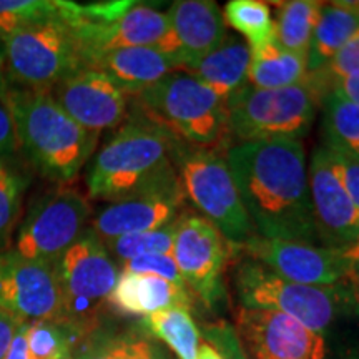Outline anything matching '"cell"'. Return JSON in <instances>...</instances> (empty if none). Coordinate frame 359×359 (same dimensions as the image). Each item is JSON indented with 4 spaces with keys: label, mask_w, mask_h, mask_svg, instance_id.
Returning a JSON list of instances; mask_svg holds the SVG:
<instances>
[{
    "label": "cell",
    "mask_w": 359,
    "mask_h": 359,
    "mask_svg": "<svg viewBox=\"0 0 359 359\" xmlns=\"http://www.w3.org/2000/svg\"><path fill=\"white\" fill-rule=\"evenodd\" d=\"M224 158L259 236L321 245L314 226L302 140L235 143Z\"/></svg>",
    "instance_id": "obj_1"
},
{
    "label": "cell",
    "mask_w": 359,
    "mask_h": 359,
    "mask_svg": "<svg viewBox=\"0 0 359 359\" xmlns=\"http://www.w3.org/2000/svg\"><path fill=\"white\" fill-rule=\"evenodd\" d=\"M336 92L341 97H344L346 100L353 102L354 105L359 107V74L348 75V77H341L334 80L330 87V93ZM327 93V95H330Z\"/></svg>",
    "instance_id": "obj_41"
},
{
    "label": "cell",
    "mask_w": 359,
    "mask_h": 359,
    "mask_svg": "<svg viewBox=\"0 0 359 359\" xmlns=\"http://www.w3.org/2000/svg\"><path fill=\"white\" fill-rule=\"evenodd\" d=\"M60 290V320L77 339L92 336L109 308V298L120 276V264L103 240L87 228L55 262Z\"/></svg>",
    "instance_id": "obj_5"
},
{
    "label": "cell",
    "mask_w": 359,
    "mask_h": 359,
    "mask_svg": "<svg viewBox=\"0 0 359 359\" xmlns=\"http://www.w3.org/2000/svg\"><path fill=\"white\" fill-rule=\"evenodd\" d=\"M27 325H29V323H24V325L19 327L11 348H8L6 359H29V353H27Z\"/></svg>",
    "instance_id": "obj_42"
},
{
    "label": "cell",
    "mask_w": 359,
    "mask_h": 359,
    "mask_svg": "<svg viewBox=\"0 0 359 359\" xmlns=\"http://www.w3.org/2000/svg\"><path fill=\"white\" fill-rule=\"evenodd\" d=\"M0 98L13 116L20 150L30 163L58 185H70L95 154L100 133L72 120L50 90L12 87L0 79Z\"/></svg>",
    "instance_id": "obj_3"
},
{
    "label": "cell",
    "mask_w": 359,
    "mask_h": 359,
    "mask_svg": "<svg viewBox=\"0 0 359 359\" xmlns=\"http://www.w3.org/2000/svg\"><path fill=\"white\" fill-rule=\"evenodd\" d=\"M90 341L75 359H127L128 336L97 334L88 336Z\"/></svg>",
    "instance_id": "obj_35"
},
{
    "label": "cell",
    "mask_w": 359,
    "mask_h": 359,
    "mask_svg": "<svg viewBox=\"0 0 359 359\" xmlns=\"http://www.w3.org/2000/svg\"><path fill=\"white\" fill-rule=\"evenodd\" d=\"M130 107L187 145L215 151L231 148L226 100L185 72H173L132 97Z\"/></svg>",
    "instance_id": "obj_4"
},
{
    "label": "cell",
    "mask_w": 359,
    "mask_h": 359,
    "mask_svg": "<svg viewBox=\"0 0 359 359\" xmlns=\"http://www.w3.org/2000/svg\"><path fill=\"white\" fill-rule=\"evenodd\" d=\"M344 251H346L349 258V266L344 283H346L349 293L353 296L354 304H356V308H359V245L351 246V248Z\"/></svg>",
    "instance_id": "obj_40"
},
{
    "label": "cell",
    "mask_w": 359,
    "mask_h": 359,
    "mask_svg": "<svg viewBox=\"0 0 359 359\" xmlns=\"http://www.w3.org/2000/svg\"><path fill=\"white\" fill-rule=\"evenodd\" d=\"M353 74H359V30L325 67L308 74L306 80L323 102L334 80Z\"/></svg>",
    "instance_id": "obj_32"
},
{
    "label": "cell",
    "mask_w": 359,
    "mask_h": 359,
    "mask_svg": "<svg viewBox=\"0 0 359 359\" xmlns=\"http://www.w3.org/2000/svg\"><path fill=\"white\" fill-rule=\"evenodd\" d=\"M27 321H22L19 318L12 316L0 309V359H6L8 348H11L13 338H15L19 327Z\"/></svg>",
    "instance_id": "obj_39"
},
{
    "label": "cell",
    "mask_w": 359,
    "mask_h": 359,
    "mask_svg": "<svg viewBox=\"0 0 359 359\" xmlns=\"http://www.w3.org/2000/svg\"><path fill=\"white\" fill-rule=\"evenodd\" d=\"M50 93L80 127L100 133L125 123L132 97L102 72L83 67L60 80Z\"/></svg>",
    "instance_id": "obj_15"
},
{
    "label": "cell",
    "mask_w": 359,
    "mask_h": 359,
    "mask_svg": "<svg viewBox=\"0 0 359 359\" xmlns=\"http://www.w3.org/2000/svg\"><path fill=\"white\" fill-rule=\"evenodd\" d=\"M240 253L285 280L309 286H334L346 280L349 258L344 250L302 241L269 240L257 235Z\"/></svg>",
    "instance_id": "obj_13"
},
{
    "label": "cell",
    "mask_w": 359,
    "mask_h": 359,
    "mask_svg": "<svg viewBox=\"0 0 359 359\" xmlns=\"http://www.w3.org/2000/svg\"><path fill=\"white\" fill-rule=\"evenodd\" d=\"M224 24L248 40L251 50L275 40V22L268 4L259 0H231L224 6Z\"/></svg>",
    "instance_id": "obj_28"
},
{
    "label": "cell",
    "mask_w": 359,
    "mask_h": 359,
    "mask_svg": "<svg viewBox=\"0 0 359 359\" xmlns=\"http://www.w3.org/2000/svg\"><path fill=\"white\" fill-rule=\"evenodd\" d=\"M233 321L248 359H327L325 334L288 314L238 306Z\"/></svg>",
    "instance_id": "obj_12"
},
{
    "label": "cell",
    "mask_w": 359,
    "mask_h": 359,
    "mask_svg": "<svg viewBox=\"0 0 359 359\" xmlns=\"http://www.w3.org/2000/svg\"><path fill=\"white\" fill-rule=\"evenodd\" d=\"M69 359H75V358H69Z\"/></svg>",
    "instance_id": "obj_44"
},
{
    "label": "cell",
    "mask_w": 359,
    "mask_h": 359,
    "mask_svg": "<svg viewBox=\"0 0 359 359\" xmlns=\"http://www.w3.org/2000/svg\"><path fill=\"white\" fill-rule=\"evenodd\" d=\"M167 15L177 45L178 72L198 64L226 37L223 13L210 0H178Z\"/></svg>",
    "instance_id": "obj_18"
},
{
    "label": "cell",
    "mask_w": 359,
    "mask_h": 359,
    "mask_svg": "<svg viewBox=\"0 0 359 359\" xmlns=\"http://www.w3.org/2000/svg\"><path fill=\"white\" fill-rule=\"evenodd\" d=\"M250 60V45L235 35H226L213 52L183 72L200 80L228 103L235 93L248 85Z\"/></svg>",
    "instance_id": "obj_21"
},
{
    "label": "cell",
    "mask_w": 359,
    "mask_h": 359,
    "mask_svg": "<svg viewBox=\"0 0 359 359\" xmlns=\"http://www.w3.org/2000/svg\"><path fill=\"white\" fill-rule=\"evenodd\" d=\"M64 7V0H62ZM60 12L17 30L0 43V79L19 88L50 90L83 69L80 42Z\"/></svg>",
    "instance_id": "obj_7"
},
{
    "label": "cell",
    "mask_w": 359,
    "mask_h": 359,
    "mask_svg": "<svg viewBox=\"0 0 359 359\" xmlns=\"http://www.w3.org/2000/svg\"><path fill=\"white\" fill-rule=\"evenodd\" d=\"M251 50V48H250ZM308 77L306 55L285 50L276 39L251 50L248 83L255 88H286L303 83Z\"/></svg>",
    "instance_id": "obj_23"
},
{
    "label": "cell",
    "mask_w": 359,
    "mask_h": 359,
    "mask_svg": "<svg viewBox=\"0 0 359 359\" xmlns=\"http://www.w3.org/2000/svg\"><path fill=\"white\" fill-rule=\"evenodd\" d=\"M233 285L240 306L288 314L320 334H325L349 306H356L346 283L334 286L299 285L275 275L245 255L238 258Z\"/></svg>",
    "instance_id": "obj_6"
},
{
    "label": "cell",
    "mask_w": 359,
    "mask_h": 359,
    "mask_svg": "<svg viewBox=\"0 0 359 359\" xmlns=\"http://www.w3.org/2000/svg\"><path fill=\"white\" fill-rule=\"evenodd\" d=\"M326 150L344 190L353 200L354 206L359 210V160L351 155L343 154V151L331 150V148H326Z\"/></svg>",
    "instance_id": "obj_36"
},
{
    "label": "cell",
    "mask_w": 359,
    "mask_h": 359,
    "mask_svg": "<svg viewBox=\"0 0 359 359\" xmlns=\"http://www.w3.org/2000/svg\"><path fill=\"white\" fill-rule=\"evenodd\" d=\"M177 143L172 133L132 110L90 163L88 200L114 203L178 183Z\"/></svg>",
    "instance_id": "obj_2"
},
{
    "label": "cell",
    "mask_w": 359,
    "mask_h": 359,
    "mask_svg": "<svg viewBox=\"0 0 359 359\" xmlns=\"http://www.w3.org/2000/svg\"><path fill=\"white\" fill-rule=\"evenodd\" d=\"M203 336L206 343L212 344L223 359H248L245 349L241 348L235 327L230 323L217 321L205 325Z\"/></svg>",
    "instance_id": "obj_34"
},
{
    "label": "cell",
    "mask_w": 359,
    "mask_h": 359,
    "mask_svg": "<svg viewBox=\"0 0 359 359\" xmlns=\"http://www.w3.org/2000/svg\"><path fill=\"white\" fill-rule=\"evenodd\" d=\"M308 185L320 243L336 250L359 245V210L344 190L325 145L313 151Z\"/></svg>",
    "instance_id": "obj_16"
},
{
    "label": "cell",
    "mask_w": 359,
    "mask_h": 359,
    "mask_svg": "<svg viewBox=\"0 0 359 359\" xmlns=\"http://www.w3.org/2000/svg\"><path fill=\"white\" fill-rule=\"evenodd\" d=\"M321 4L314 0H290L275 4V37L285 50L308 55Z\"/></svg>",
    "instance_id": "obj_25"
},
{
    "label": "cell",
    "mask_w": 359,
    "mask_h": 359,
    "mask_svg": "<svg viewBox=\"0 0 359 359\" xmlns=\"http://www.w3.org/2000/svg\"><path fill=\"white\" fill-rule=\"evenodd\" d=\"M177 222L165 228H158V230L107 240L103 241V245L115 262L120 264L135 258L148 257V255H172Z\"/></svg>",
    "instance_id": "obj_29"
},
{
    "label": "cell",
    "mask_w": 359,
    "mask_h": 359,
    "mask_svg": "<svg viewBox=\"0 0 359 359\" xmlns=\"http://www.w3.org/2000/svg\"><path fill=\"white\" fill-rule=\"evenodd\" d=\"M325 147L359 160V107L331 92L321 102Z\"/></svg>",
    "instance_id": "obj_26"
},
{
    "label": "cell",
    "mask_w": 359,
    "mask_h": 359,
    "mask_svg": "<svg viewBox=\"0 0 359 359\" xmlns=\"http://www.w3.org/2000/svg\"><path fill=\"white\" fill-rule=\"evenodd\" d=\"M62 0H0V43L34 22L57 15Z\"/></svg>",
    "instance_id": "obj_31"
},
{
    "label": "cell",
    "mask_w": 359,
    "mask_h": 359,
    "mask_svg": "<svg viewBox=\"0 0 359 359\" xmlns=\"http://www.w3.org/2000/svg\"><path fill=\"white\" fill-rule=\"evenodd\" d=\"M173 160L187 200L195 206L196 213L222 233L233 251L258 235L240 198L226 158L219 151L178 140Z\"/></svg>",
    "instance_id": "obj_8"
},
{
    "label": "cell",
    "mask_w": 359,
    "mask_h": 359,
    "mask_svg": "<svg viewBox=\"0 0 359 359\" xmlns=\"http://www.w3.org/2000/svg\"><path fill=\"white\" fill-rule=\"evenodd\" d=\"M196 359H223V358L222 354L212 346V344L203 341L198 348V356H196Z\"/></svg>",
    "instance_id": "obj_43"
},
{
    "label": "cell",
    "mask_w": 359,
    "mask_h": 359,
    "mask_svg": "<svg viewBox=\"0 0 359 359\" xmlns=\"http://www.w3.org/2000/svg\"><path fill=\"white\" fill-rule=\"evenodd\" d=\"M143 330L165 343L178 359H196L201 344L200 330L190 308L173 306L143 318Z\"/></svg>",
    "instance_id": "obj_24"
},
{
    "label": "cell",
    "mask_w": 359,
    "mask_h": 359,
    "mask_svg": "<svg viewBox=\"0 0 359 359\" xmlns=\"http://www.w3.org/2000/svg\"><path fill=\"white\" fill-rule=\"evenodd\" d=\"M233 248L224 236L193 210L178 218L173 258L183 281L206 308H213L224 294L223 275Z\"/></svg>",
    "instance_id": "obj_11"
},
{
    "label": "cell",
    "mask_w": 359,
    "mask_h": 359,
    "mask_svg": "<svg viewBox=\"0 0 359 359\" xmlns=\"http://www.w3.org/2000/svg\"><path fill=\"white\" fill-rule=\"evenodd\" d=\"M29 177L13 155L0 158V255L12 250Z\"/></svg>",
    "instance_id": "obj_27"
},
{
    "label": "cell",
    "mask_w": 359,
    "mask_h": 359,
    "mask_svg": "<svg viewBox=\"0 0 359 359\" xmlns=\"http://www.w3.org/2000/svg\"><path fill=\"white\" fill-rule=\"evenodd\" d=\"M120 271L135 273V275H154L163 278V280L173 283V285L188 288L182 275H180L173 255H148V257L130 259V262L120 264Z\"/></svg>",
    "instance_id": "obj_33"
},
{
    "label": "cell",
    "mask_w": 359,
    "mask_h": 359,
    "mask_svg": "<svg viewBox=\"0 0 359 359\" xmlns=\"http://www.w3.org/2000/svg\"><path fill=\"white\" fill-rule=\"evenodd\" d=\"M0 309L22 321L60 320L55 264L8 250L0 255Z\"/></svg>",
    "instance_id": "obj_14"
},
{
    "label": "cell",
    "mask_w": 359,
    "mask_h": 359,
    "mask_svg": "<svg viewBox=\"0 0 359 359\" xmlns=\"http://www.w3.org/2000/svg\"><path fill=\"white\" fill-rule=\"evenodd\" d=\"M188 212L182 182L130 196L107 206L90 222V228L103 241L165 228Z\"/></svg>",
    "instance_id": "obj_17"
},
{
    "label": "cell",
    "mask_w": 359,
    "mask_h": 359,
    "mask_svg": "<svg viewBox=\"0 0 359 359\" xmlns=\"http://www.w3.org/2000/svg\"><path fill=\"white\" fill-rule=\"evenodd\" d=\"M359 30V2H323L306 55L308 74L320 70Z\"/></svg>",
    "instance_id": "obj_22"
},
{
    "label": "cell",
    "mask_w": 359,
    "mask_h": 359,
    "mask_svg": "<svg viewBox=\"0 0 359 359\" xmlns=\"http://www.w3.org/2000/svg\"><path fill=\"white\" fill-rule=\"evenodd\" d=\"M318 107L320 97L308 80L273 90L248 83L228 100L231 140H302L311 128Z\"/></svg>",
    "instance_id": "obj_9"
},
{
    "label": "cell",
    "mask_w": 359,
    "mask_h": 359,
    "mask_svg": "<svg viewBox=\"0 0 359 359\" xmlns=\"http://www.w3.org/2000/svg\"><path fill=\"white\" fill-rule=\"evenodd\" d=\"M191 291L154 275L120 273L109 298V308L122 316H142L173 306L190 308Z\"/></svg>",
    "instance_id": "obj_20"
},
{
    "label": "cell",
    "mask_w": 359,
    "mask_h": 359,
    "mask_svg": "<svg viewBox=\"0 0 359 359\" xmlns=\"http://www.w3.org/2000/svg\"><path fill=\"white\" fill-rule=\"evenodd\" d=\"M93 218L87 195L72 185L40 196L17 228L12 248L22 257L55 264L62 253L90 226Z\"/></svg>",
    "instance_id": "obj_10"
},
{
    "label": "cell",
    "mask_w": 359,
    "mask_h": 359,
    "mask_svg": "<svg viewBox=\"0 0 359 359\" xmlns=\"http://www.w3.org/2000/svg\"><path fill=\"white\" fill-rule=\"evenodd\" d=\"M77 336L57 321H30L27 325L29 359H69Z\"/></svg>",
    "instance_id": "obj_30"
},
{
    "label": "cell",
    "mask_w": 359,
    "mask_h": 359,
    "mask_svg": "<svg viewBox=\"0 0 359 359\" xmlns=\"http://www.w3.org/2000/svg\"><path fill=\"white\" fill-rule=\"evenodd\" d=\"M20 150L17 128L13 123V116L6 105V102L0 98V158L11 156Z\"/></svg>",
    "instance_id": "obj_37"
},
{
    "label": "cell",
    "mask_w": 359,
    "mask_h": 359,
    "mask_svg": "<svg viewBox=\"0 0 359 359\" xmlns=\"http://www.w3.org/2000/svg\"><path fill=\"white\" fill-rule=\"evenodd\" d=\"M85 67L105 74L130 97L138 95L178 70L172 55L154 47L116 48L90 58Z\"/></svg>",
    "instance_id": "obj_19"
},
{
    "label": "cell",
    "mask_w": 359,
    "mask_h": 359,
    "mask_svg": "<svg viewBox=\"0 0 359 359\" xmlns=\"http://www.w3.org/2000/svg\"><path fill=\"white\" fill-rule=\"evenodd\" d=\"M127 359H170L163 348L145 336L128 334Z\"/></svg>",
    "instance_id": "obj_38"
}]
</instances>
